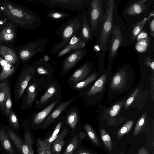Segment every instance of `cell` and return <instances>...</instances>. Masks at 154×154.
<instances>
[{
  "mask_svg": "<svg viewBox=\"0 0 154 154\" xmlns=\"http://www.w3.org/2000/svg\"><path fill=\"white\" fill-rule=\"evenodd\" d=\"M0 14L22 29H36L41 25V19L35 13L8 0H0Z\"/></svg>",
  "mask_w": 154,
  "mask_h": 154,
  "instance_id": "cell-1",
  "label": "cell"
},
{
  "mask_svg": "<svg viewBox=\"0 0 154 154\" xmlns=\"http://www.w3.org/2000/svg\"><path fill=\"white\" fill-rule=\"evenodd\" d=\"M84 15L79 13L63 24L56 31L61 38L60 42L53 47L52 52L58 54L67 45L71 38L76 34L80 36L82 18Z\"/></svg>",
  "mask_w": 154,
  "mask_h": 154,
  "instance_id": "cell-2",
  "label": "cell"
},
{
  "mask_svg": "<svg viewBox=\"0 0 154 154\" xmlns=\"http://www.w3.org/2000/svg\"><path fill=\"white\" fill-rule=\"evenodd\" d=\"M114 0H108L103 16L99 45L102 51H106L108 42L112 27L113 13L115 7Z\"/></svg>",
  "mask_w": 154,
  "mask_h": 154,
  "instance_id": "cell-3",
  "label": "cell"
},
{
  "mask_svg": "<svg viewBox=\"0 0 154 154\" xmlns=\"http://www.w3.org/2000/svg\"><path fill=\"white\" fill-rule=\"evenodd\" d=\"M48 42L47 38H38L15 47L19 61H27L35 54L42 52Z\"/></svg>",
  "mask_w": 154,
  "mask_h": 154,
  "instance_id": "cell-4",
  "label": "cell"
},
{
  "mask_svg": "<svg viewBox=\"0 0 154 154\" xmlns=\"http://www.w3.org/2000/svg\"><path fill=\"white\" fill-rule=\"evenodd\" d=\"M30 1L40 2L51 8H60L72 11L84 12L88 4L86 0H35Z\"/></svg>",
  "mask_w": 154,
  "mask_h": 154,
  "instance_id": "cell-5",
  "label": "cell"
},
{
  "mask_svg": "<svg viewBox=\"0 0 154 154\" xmlns=\"http://www.w3.org/2000/svg\"><path fill=\"white\" fill-rule=\"evenodd\" d=\"M34 72L35 69L33 67H25L21 70L15 85L14 91L15 100H18L22 97Z\"/></svg>",
  "mask_w": 154,
  "mask_h": 154,
  "instance_id": "cell-6",
  "label": "cell"
},
{
  "mask_svg": "<svg viewBox=\"0 0 154 154\" xmlns=\"http://www.w3.org/2000/svg\"><path fill=\"white\" fill-rule=\"evenodd\" d=\"M18 27L8 20L0 32V44L13 46L17 37Z\"/></svg>",
  "mask_w": 154,
  "mask_h": 154,
  "instance_id": "cell-7",
  "label": "cell"
},
{
  "mask_svg": "<svg viewBox=\"0 0 154 154\" xmlns=\"http://www.w3.org/2000/svg\"><path fill=\"white\" fill-rule=\"evenodd\" d=\"M90 28L92 32L97 29L98 23L103 17V4L101 0H92L90 3Z\"/></svg>",
  "mask_w": 154,
  "mask_h": 154,
  "instance_id": "cell-8",
  "label": "cell"
},
{
  "mask_svg": "<svg viewBox=\"0 0 154 154\" xmlns=\"http://www.w3.org/2000/svg\"><path fill=\"white\" fill-rule=\"evenodd\" d=\"M85 47L81 49L75 50L70 53L63 62L62 72L65 73L74 66L87 54Z\"/></svg>",
  "mask_w": 154,
  "mask_h": 154,
  "instance_id": "cell-9",
  "label": "cell"
},
{
  "mask_svg": "<svg viewBox=\"0 0 154 154\" xmlns=\"http://www.w3.org/2000/svg\"><path fill=\"white\" fill-rule=\"evenodd\" d=\"M6 133L13 144L20 154H30V150L16 131L6 125H4Z\"/></svg>",
  "mask_w": 154,
  "mask_h": 154,
  "instance_id": "cell-10",
  "label": "cell"
},
{
  "mask_svg": "<svg viewBox=\"0 0 154 154\" xmlns=\"http://www.w3.org/2000/svg\"><path fill=\"white\" fill-rule=\"evenodd\" d=\"M111 32L112 37L108 53L109 63H111L115 57L122 40L121 31L119 26H114Z\"/></svg>",
  "mask_w": 154,
  "mask_h": 154,
  "instance_id": "cell-11",
  "label": "cell"
},
{
  "mask_svg": "<svg viewBox=\"0 0 154 154\" xmlns=\"http://www.w3.org/2000/svg\"><path fill=\"white\" fill-rule=\"evenodd\" d=\"M0 145L5 154H20L7 136L4 125L0 123Z\"/></svg>",
  "mask_w": 154,
  "mask_h": 154,
  "instance_id": "cell-12",
  "label": "cell"
},
{
  "mask_svg": "<svg viewBox=\"0 0 154 154\" xmlns=\"http://www.w3.org/2000/svg\"><path fill=\"white\" fill-rule=\"evenodd\" d=\"M0 55L13 65L19 63L18 56L15 47L0 44Z\"/></svg>",
  "mask_w": 154,
  "mask_h": 154,
  "instance_id": "cell-13",
  "label": "cell"
},
{
  "mask_svg": "<svg viewBox=\"0 0 154 154\" xmlns=\"http://www.w3.org/2000/svg\"><path fill=\"white\" fill-rule=\"evenodd\" d=\"M86 44L78 34H76L71 38L65 47L57 54V57H61L70 52L84 48Z\"/></svg>",
  "mask_w": 154,
  "mask_h": 154,
  "instance_id": "cell-14",
  "label": "cell"
},
{
  "mask_svg": "<svg viewBox=\"0 0 154 154\" xmlns=\"http://www.w3.org/2000/svg\"><path fill=\"white\" fill-rule=\"evenodd\" d=\"M75 97L68 101L63 102L60 104L54 110L47 118L43 123V127L44 129L47 128L59 116L62 112L74 100Z\"/></svg>",
  "mask_w": 154,
  "mask_h": 154,
  "instance_id": "cell-15",
  "label": "cell"
},
{
  "mask_svg": "<svg viewBox=\"0 0 154 154\" xmlns=\"http://www.w3.org/2000/svg\"><path fill=\"white\" fill-rule=\"evenodd\" d=\"M136 38V50L140 52H144L150 45V40L147 33L145 31H141Z\"/></svg>",
  "mask_w": 154,
  "mask_h": 154,
  "instance_id": "cell-16",
  "label": "cell"
},
{
  "mask_svg": "<svg viewBox=\"0 0 154 154\" xmlns=\"http://www.w3.org/2000/svg\"><path fill=\"white\" fill-rule=\"evenodd\" d=\"M147 0H140L136 1L127 9V14L131 16H136L141 14L148 8V6L145 4Z\"/></svg>",
  "mask_w": 154,
  "mask_h": 154,
  "instance_id": "cell-17",
  "label": "cell"
},
{
  "mask_svg": "<svg viewBox=\"0 0 154 154\" xmlns=\"http://www.w3.org/2000/svg\"><path fill=\"white\" fill-rule=\"evenodd\" d=\"M90 70V65L85 63L76 70L72 74L69 81L76 83L82 80L88 74Z\"/></svg>",
  "mask_w": 154,
  "mask_h": 154,
  "instance_id": "cell-18",
  "label": "cell"
},
{
  "mask_svg": "<svg viewBox=\"0 0 154 154\" xmlns=\"http://www.w3.org/2000/svg\"><path fill=\"white\" fill-rule=\"evenodd\" d=\"M127 76L125 72L122 70L117 73L113 77L110 85L113 90L119 89L123 87L126 80Z\"/></svg>",
  "mask_w": 154,
  "mask_h": 154,
  "instance_id": "cell-19",
  "label": "cell"
},
{
  "mask_svg": "<svg viewBox=\"0 0 154 154\" xmlns=\"http://www.w3.org/2000/svg\"><path fill=\"white\" fill-rule=\"evenodd\" d=\"M84 15L82 21L80 37L86 44L91 40V33L90 27L84 12Z\"/></svg>",
  "mask_w": 154,
  "mask_h": 154,
  "instance_id": "cell-20",
  "label": "cell"
},
{
  "mask_svg": "<svg viewBox=\"0 0 154 154\" xmlns=\"http://www.w3.org/2000/svg\"><path fill=\"white\" fill-rule=\"evenodd\" d=\"M68 131L67 129H63L53 143L52 151L54 154H59L60 153L65 144L64 138Z\"/></svg>",
  "mask_w": 154,
  "mask_h": 154,
  "instance_id": "cell-21",
  "label": "cell"
},
{
  "mask_svg": "<svg viewBox=\"0 0 154 154\" xmlns=\"http://www.w3.org/2000/svg\"><path fill=\"white\" fill-rule=\"evenodd\" d=\"M57 103V101H54L43 110L38 113L33 119L34 125H38L40 124L47 117Z\"/></svg>",
  "mask_w": 154,
  "mask_h": 154,
  "instance_id": "cell-22",
  "label": "cell"
},
{
  "mask_svg": "<svg viewBox=\"0 0 154 154\" xmlns=\"http://www.w3.org/2000/svg\"><path fill=\"white\" fill-rule=\"evenodd\" d=\"M11 91L10 86L7 81L0 83V110L5 113L4 103L6 97Z\"/></svg>",
  "mask_w": 154,
  "mask_h": 154,
  "instance_id": "cell-23",
  "label": "cell"
},
{
  "mask_svg": "<svg viewBox=\"0 0 154 154\" xmlns=\"http://www.w3.org/2000/svg\"><path fill=\"white\" fill-rule=\"evenodd\" d=\"M106 79V74L102 75L90 89L88 92V96H92L99 92H101L103 90Z\"/></svg>",
  "mask_w": 154,
  "mask_h": 154,
  "instance_id": "cell-24",
  "label": "cell"
},
{
  "mask_svg": "<svg viewBox=\"0 0 154 154\" xmlns=\"http://www.w3.org/2000/svg\"><path fill=\"white\" fill-rule=\"evenodd\" d=\"M27 86L25 104L27 106H30L32 104L36 97L37 85L35 83H31Z\"/></svg>",
  "mask_w": 154,
  "mask_h": 154,
  "instance_id": "cell-25",
  "label": "cell"
},
{
  "mask_svg": "<svg viewBox=\"0 0 154 154\" xmlns=\"http://www.w3.org/2000/svg\"><path fill=\"white\" fill-rule=\"evenodd\" d=\"M46 15L49 18L55 21L61 20L69 17L71 15L68 13L57 10L48 11Z\"/></svg>",
  "mask_w": 154,
  "mask_h": 154,
  "instance_id": "cell-26",
  "label": "cell"
},
{
  "mask_svg": "<svg viewBox=\"0 0 154 154\" xmlns=\"http://www.w3.org/2000/svg\"><path fill=\"white\" fill-rule=\"evenodd\" d=\"M149 15L147 17H145L137 23L132 29L131 32V38L133 40L136 39L138 35L142 31L144 25L147 21H149L152 17Z\"/></svg>",
  "mask_w": 154,
  "mask_h": 154,
  "instance_id": "cell-27",
  "label": "cell"
},
{
  "mask_svg": "<svg viewBox=\"0 0 154 154\" xmlns=\"http://www.w3.org/2000/svg\"><path fill=\"white\" fill-rule=\"evenodd\" d=\"M15 69L14 65L10 63L2 68V71L0 73V81H3L11 75L14 72Z\"/></svg>",
  "mask_w": 154,
  "mask_h": 154,
  "instance_id": "cell-28",
  "label": "cell"
},
{
  "mask_svg": "<svg viewBox=\"0 0 154 154\" xmlns=\"http://www.w3.org/2000/svg\"><path fill=\"white\" fill-rule=\"evenodd\" d=\"M22 126L24 130V141L25 145L30 151L33 148V139L31 132L26 127V126L24 122Z\"/></svg>",
  "mask_w": 154,
  "mask_h": 154,
  "instance_id": "cell-29",
  "label": "cell"
},
{
  "mask_svg": "<svg viewBox=\"0 0 154 154\" xmlns=\"http://www.w3.org/2000/svg\"><path fill=\"white\" fill-rule=\"evenodd\" d=\"M7 118L11 128L16 132L19 131L20 128L19 122L16 114L12 110Z\"/></svg>",
  "mask_w": 154,
  "mask_h": 154,
  "instance_id": "cell-30",
  "label": "cell"
},
{
  "mask_svg": "<svg viewBox=\"0 0 154 154\" xmlns=\"http://www.w3.org/2000/svg\"><path fill=\"white\" fill-rule=\"evenodd\" d=\"M62 123L60 122L58 123L52 134L47 139L44 141L45 144L48 146L51 147L52 144L57 139L59 134L58 133L60 130Z\"/></svg>",
  "mask_w": 154,
  "mask_h": 154,
  "instance_id": "cell-31",
  "label": "cell"
},
{
  "mask_svg": "<svg viewBox=\"0 0 154 154\" xmlns=\"http://www.w3.org/2000/svg\"><path fill=\"white\" fill-rule=\"evenodd\" d=\"M37 146L38 154H52L51 147L47 146L40 138L37 140Z\"/></svg>",
  "mask_w": 154,
  "mask_h": 154,
  "instance_id": "cell-32",
  "label": "cell"
},
{
  "mask_svg": "<svg viewBox=\"0 0 154 154\" xmlns=\"http://www.w3.org/2000/svg\"><path fill=\"white\" fill-rule=\"evenodd\" d=\"M100 135L107 149L110 152L112 150V142L111 138L105 130H100Z\"/></svg>",
  "mask_w": 154,
  "mask_h": 154,
  "instance_id": "cell-33",
  "label": "cell"
},
{
  "mask_svg": "<svg viewBox=\"0 0 154 154\" xmlns=\"http://www.w3.org/2000/svg\"><path fill=\"white\" fill-rule=\"evenodd\" d=\"M97 74L93 73L90 75L87 79L81 82L74 86L75 88L80 89L85 88L88 84L94 81L97 78Z\"/></svg>",
  "mask_w": 154,
  "mask_h": 154,
  "instance_id": "cell-34",
  "label": "cell"
},
{
  "mask_svg": "<svg viewBox=\"0 0 154 154\" xmlns=\"http://www.w3.org/2000/svg\"><path fill=\"white\" fill-rule=\"evenodd\" d=\"M79 140L77 136L73 137L63 154H72L77 147Z\"/></svg>",
  "mask_w": 154,
  "mask_h": 154,
  "instance_id": "cell-35",
  "label": "cell"
},
{
  "mask_svg": "<svg viewBox=\"0 0 154 154\" xmlns=\"http://www.w3.org/2000/svg\"><path fill=\"white\" fill-rule=\"evenodd\" d=\"M57 91L54 85H51L48 88L46 92L41 98L40 103H45L48 99L54 95Z\"/></svg>",
  "mask_w": 154,
  "mask_h": 154,
  "instance_id": "cell-36",
  "label": "cell"
},
{
  "mask_svg": "<svg viewBox=\"0 0 154 154\" xmlns=\"http://www.w3.org/2000/svg\"><path fill=\"white\" fill-rule=\"evenodd\" d=\"M78 120V115L75 111H72L68 115L67 118V122L70 127L74 129Z\"/></svg>",
  "mask_w": 154,
  "mask_h": 154,
  "instance_id": "cell-37",
  "label": "cell"
},
{
  "mask_svg": "<svg viewBox=\"0 0 154 154\" xmlns=\"http://www.w3.org/2000/svg\"><path fill=\"white\" fill-rule=\"evenodd\" d=\"M134 123V121L130 120L128 121L120 128L117 134L118 138L120 139L125 134L128 133L131 130Z\"/></svg>",
  "mask_w": 154,
  "mask_h": 154,
  "instance_id": "cell-38",
  "label": "cell"
},
{
  "mask_svg": "<svg viewBox=\"0 0 154 154\" xmlns=\"http://www.w3.org/2000/svg\"><path fill=\"white\" fill-rule=\"evenodd\" d=\"M12 107V101L11 97V91L7 95L4 103L5 113L7 118L9 116Z\"/></svg>",
  "mask_w": 154,
  "mask_h": 154,
  "instance_id": "cell-39",
  "label": "cell"
},
{
  "mask_svg": "<svg viewBox=\"0 0 154 154\" xmlns=\"http://www.w3.org/2000/svg\"><path fill=\"white\" fill-rule=\"evenodd\" d=\"M85 131L89 137L96 145H99V142L96 135L93 130L91 126L88 124H86L85 125Z\"/></svg>",
  "mask_w": 154,
  "mask_h": 154,
  "instance_id": "cell-40",
  "label": "cell"
},
{
  "mask_svg": "<svg viewBox=\"0 0 154 154\" xmlns=\"http://www.w3.org/2000/svg\"><path fill=\"white\" fill-rule=\"evenodd\" d=\"M146 114H143L137 122L134 129L133 135H138L140 131L145 122Z\"/></svg>",
  "mask_w": 154,
  "mask_h": 154,
  "instance_id": "cell-41",
  "label": "cell"
},
{
  "mask_svg": "<svg viewBox=\"0 0 154 154\" xmlns=\"http://www.w3.org/2000/svg\"><path fill=\"white\" fill-rule=\"evenodd\" d=\"M139 91V89L137 88L133 92L126 101L125 105V107H128L132 103L135 98L137 95Z\"/></svg>",
  "mask_w": 154,
  "mask_h": 154,
  "instance_id": "cell-42",
  "label": "cell"
},
{
  "mask_svg": "<svg viewBox=\"0 0 154 154\" xmlns=\"http://www.w3.org/2000/svg\"><path fill=\"white\" fill-rule=\"evenodd\" d=\"M145 64L150 67L153 70H154V60L150 57H145L144 60Z\"/></svg>",
  "mask_w": 154,
  "mask_h": 154,
  "instance_id": "cell-43",
  "label": "cell"
},
{
  "mask_svg": "<svg viewBox=\"0 0 154 154\" xmlns=\"http://www.w3.org/2000/svg\"><path fill=\"white\" fill-rule=\"evenodd\" d=\"M36 71L37 72L40 74H50L48 70L43 66H38L36 68Z\"/></svg>",
  "mask_w": 154,
  "mask_h": 154,
  "instance_id": "cell-44",
  "label": "cell"
},
{
  "mask_svg": "<svg viewBox=\"0 0 154 154\" xmlns=\"http://www.w3.org/2000/svg\"><path fill=\"white\" fill-rule=\"evenodd\" d=\"M149 27L150 35L153 37L154 36V19L153 18L149 22Z\"/></svg>",
  "mask_w": 154,
  "mask_h": 154,
  "instance_id": "cell-45",
  "label": "cell"
},
{
  "mask_svg": "<svg viewBox=\"0 0 154 154\" xmlns=\"http://www.w3.org/2000/svg\"><path fill=\"white\" fill-rule=\"evenodd\" d=\"M137 154H149L147 149L144 147L140 148L138 150Z\"/></svg>",
  "mask_w": 154,
  "mask_h": 154,
  "instance_id": "cell-46",
  "label": "cell"
},
{
  "mask_svg": "<svg viewBox=\"0 0 154 154\" xmlns=\"http://www.w3.org/2000/svg\"><path fill=\"white\" fill-rule=\"evenodd\" d=\"M94 50L96 52H99L102 51L100 47L98 45H96L94 47Z\"/></svg>",
  "mask_w": 154,
  "mask_h": 154,
  "instance_id": "cell-47",
  "label": "cell"
},
{
  "mask_svg": "<svg viewBox=\"0 0 154 154\" xmlns=\"http://www.w3.org/2000/svg\"><path fill=\"white\" fill-rule=\"evenodd\" d=\"M75 154H92L86 151L83 150H78Z\"/></svg>",
  "mask_w": 154,
  "mask_h": 154,
  "instance_id": "cell-48",
  "label": "cell"
},
{
  "mask_svg": "<svg viewBox=\"0 0 154 154\" xmlns=\"http://www.w3.org/2000/svg\"><path fill=\"white\" fill-rule=\"evenodd\" d=\"M120 108V106L118 104H116L114 105L112 107V109L117 112H118Z\"/></svg>",
  "mask_w": 154,
  "mask_h": 154,
  "instance_id": "cell-49",
  "label": "cell"
},
{
  "mask_svg": "<svg viewBox=\"0 0 154 154\" xmlns=\"http://www.w3.org/2000/svg\"><path fill=\"white\" fill-rule=\"evenodd\" d=\"M7 21V20L6 19L0 22V32L3 27L4 24Z\"/></svg>",
  "mask_w": 154,
  "mask_h": 154,
  "instance_id": "cell-50",
  "label": "cell"
},
{
  "mask_svg": "<svg viewBox=\"0 0 154 154\" xmlns=\"http://www.w3.org/2000/svg\"><path fill=\"white\" fill-rule=\"evenodd\" d=\"M50 59L49 57L47 55H45L43 57L44 60L45 62L49 61Z\"/></svg>",
  "mask_w": 154,
  "mask_h": 154,
  "instance_id": "cell-51",
  "label": "cell"
},
{
  "mask_svg": "<svg viewBox=\"0 0 154 154\" xmlns=\"http://www.w3.org/2000/svg\"><path fill=\"white\" fill-rule=\"evenodd\" d=\"M6 19L5 18L0 14V22Z\"/></svg>",
  "mask_w": 154,
  "mask_h": 154,
  "instance_id": "cell-52",
  "label": "cell"
},
{
  "mask_svg": "<svg viewBox=\"0 0 154 154\" xmlns=\"http://www.w3.org/2000/svg\"><path fill=\"white\" fill-rule=\"evenodd\" d=\"M30 154H34L33 149H31L30 151Z\"/></svg>",
  "mask_w": 154,
  "mask_h": 154,
  "instance_id": "cell-53",
  "label": "cell"
},
{
  "mask_svg": "<svg viewBox=\"0 0 154 154\" xmlns=\"http://www.w3.org/2000/svg\"><path fill=\"white\" fill-rule=\"evenodd\" d=\"M2 151L1 148V146L0 145V154L1 153V152Z\"/></svg>",
  "mask_w": 154,
  "mask_h": 154,
  "instance_id": "cell-54",
  "label": "cell"
},
{
  "mask_svg": "<svg viewBox=\"0 0 154 154\" xmlns=\"http://www.w3.org/2000/svg\"><path fill=\"white\" fill-rule=\"evenodd\" d=\"M1 68H0V70H1Z\"/></svg>",
  "mask_w": 154,
  "mask_h": 154,
  "instance_id": "cell-55",
  "label": "cell"
},
{
  "mask_svg": "<svg viewBox=\"0 0 154 154\" xmlns=\"http://www.w3.org/2000/svg\"><path fill=\"white\" fill-rule=\"evenodd\" d=\"M120 154H123V153L122 154V153H121Z\"/></svg>",
  "mask_w": 154,
  "mask_h": 154,
  "instance_id": "cell-56",
  "label": "cell"
},
{
  "mask_svg": "<svg viewBox=\"0 0 154 154\" xmlns=\"http://www.w3.org/2000/svg\"></svg>",
  "mask_w": 154,
  "mask_h": 154,
  "instance_id": "cell-57",
  "label": "cell"
}]
</instances>
